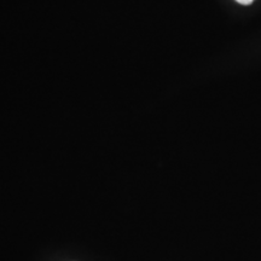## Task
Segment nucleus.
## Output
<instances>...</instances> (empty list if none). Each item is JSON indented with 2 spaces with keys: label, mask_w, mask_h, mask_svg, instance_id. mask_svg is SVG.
Here are the masks:
<instances>
[{
  "label": "nucleus",
  "mask_w": 261,
  "mask_h": 261,
  "mask_svg": "<svg viewBox=\"0 0 261 261\" xmlns=\"http://www.w3.org/2000/svg\"><path fill=\"white\" fill-rule=\"evenodd\" d=\"M236 2L240 3V4H242V5H250L254 0H236Z\"/></svg>",
  "instance_id": "f257e3e1"
}]
</instances>
